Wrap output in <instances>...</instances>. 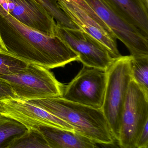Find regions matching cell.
Here are the masks:
<instances>
[{
    "instance_id": "1",
    "label": "cell",
    "mask_w": 148,
    "mask_h": 148,
    "mask_svg": "<svg viewBox=\"0 0 148 148\" xmlns=\"http://www.w3.org/2000/svg\"><path fill=\"white\" fill-rule=\"evenodd\" d=\"M0 43L3 51L49 70L79 60L77 54L59 38L44 35L23 25L1 4Z\"/></svg>"
},
{
    "instance_id": "2",
    "label": "cell",
    "mask_w": 148,
    "mask_h": 148,
    "mask_svg": "<svg viewBox=\"0 0 148 148\" xmlns=\"http://www.w3.org/2000/svg\"><path fill=\"white\" fill-rule=\"evenodd\" d=\"M27 101L68 123L78 133L97 143L110 145L116 141L101 110L72 102L62 97Z\"/></svg>"
},
{
    "instance_id": "3",
    "label": "cell",
    "mask_w": 148,
    "mask_h": 148,
    "mask_svg": "<svg viewBox=\"0 0 148 148\" xmlns=\"http://www.w3.org/2000/svg\"><path fill=\"white\" fill-rule=\"evenodd\" d=\"M131 55L114 59L107 70V82L102 110L116 141L119 138L121 115L132 79Z\"/></svg>"
},
{
    "instance_id": "4",
    "label": "cell",
    "mask_w": 148,
    "mask_h": 148,
    "mask_svg": "<svg viewBox=\"0 0 148 148\" xmlns=\"http://www.w3.org/2000/svg\"><path fill=\"white\" fill-rule=\"evenodd\" d=\"M16 98L23 100L62 97L64 86L49 69L35 64H28L15 74L1 75Z\"/></svg>"
},
{
    "instance_id": "5",
    "label": "cell",
    "mask_w": 148,
    "mask_h": 148,
    "mask_svg": "<svg viewBox=\"0 0 148 148\" xmlns=\"http://www.w3.org/2000/svg\"><path fill=\"white\" fill-rule=\"evenodd\" d=\"M148 122V96L133 79L130 82L120 122L118 142L124 148H135L137 139Z\"/></svg>"
},
{
    "instance_id": "6",
    "label": "cell",
    "mask_w": 148,
    "mask_h": 148,
    "mask_svg": "<svg viewBox=\"0 0 148 148\" xmlns=\"http://www.w3.org/2000/svg\"><path fill=\"white\" fill-rule=\"evenodd\" d=\"M107 82V71L83 65L77 76L64 86L62 97L102 110Z\"/></svg>"
},
{
    "instance_id": "7",
    "label": "cell",
    "mask_w": 148,
    "mask_h": 148,
    "mask_svg": "<svg viewBox=\"0 0 148 148\" xmlns=\"http://www.w3.org/2000/svg\"><path fill=\"white\" fill-rule=\"evenodd\" d=\"M133 57L148 56V38L115 12L103 0H85Z\"/></svg>"
},
{
    "instance_id": "8",
    "label": "cell",
    "mask_w": 148,
    "mask_h": 148,
    "mask_svg": "<svg viewBox=\"0 0 148 148\" xmlns=\"http://www.w3.org/2000/svg\"><path fill=\"white\" fill-rule=\"evenodd\" d=\"M55 36L77 54L78 61L83 65L107 71L114 60L102 44L80 29L67 28L56 24Z\"/></svg>"
},
{
    "instance_id": "9",
    "label": "cell",
    "mask_w": 148,
    "mask_h": 148,
    "mask_svg": "<svg viewBox=\"0 0 148 148\" xmlns=\"http://www.w3.org/2000/svg\"><path fill=\"white\" fill-rule=\"evenodd\" d=\"M0 104V114L17 120L28 129L47 125L75 131L68 123L27 100L12 98L1 100Z\"/></svg>"
},
{
    "instance_id": "10",
    "label": "cell",
    "mask_w": 148,
    "mask_h": 148,
    "mask_svg": "<svg viewBox=\"0 0 148 148\" xmlns=\"http://www.w3.org/2000/svg\"><path fill=\"white\" fill-rule=\"evenodd\" d=\"M0 4L23 25L44 35L55 36L56 22L34 0H0Z\"/></svg>"
},
{
    "instance_id": "11",
    "label": "cell",
    "mask_w": 148,
    "mask_h": 148,
    "mask_svg": "<svg viewBox=\"0 0 148 148\" xmlns=\"http://www.w3.org/2000/svg\"><path fill=\"white\" fill-rule=\"evenodd\" d=\"M61 9L79 29L97 40L107 49L113 58L121 56L116 39L112 33L92 18L85 11L73 2L57 0Z\"/></svg>"
},
{
    "instance_id": "12",
    "label": "cell",
    "mask_w": 148,
    "mask_h": 148,
    "mask_svg": "<svg viewBox=\"0 0 148 148\" xmlns=\"http://www.w3.org/2000/svg\"><path fill=\"white\" fill-rule=\"evenodd\" d=\"M34 129L39 131L50 148H94L97 143L74 130L54 126L40 125Z\"/></svg>"
},
{
    "instance_id": "13",
    "label": "cell",
    "mask_w": 148,
    "mask_h": 148,
    "mask_svg": "<svg viewBox=\"0 0 148 148\" xmlns=\"http://www.w3.org/2000/svg\"><path fill=\"white\" fill-rule=\"evenodd\" d=\"M148 38V8L144 0H103Z\"/></svg>"
},
{
    "instance_id": "14",
    "label": "cell",
    "mask_w": 148,
    "mask_h": 148,
    "mask_svg": "<svg viewBox=\"0 0 148 148\" xmlns=\"http://www.w3.org/2000/svg\"><path fill=\"white\" fill-rule=\"evenodd\" d=\"M27 130V127L20 122L0 114V148H9L14 141Z\"/></svg>"
},
{
    "instance_id": "15",
    "label": "cell",
    "mask_w": 148,
    "mask_h": 148,
    "mask_svg": "<svg viewBox=\"0 0 148 148\" xmlns=\"http://www.w3.org/2000/svg\"><path fill=\"white\" fill-rule=\"evenodd\" d=\"M130 67L132 79L148 96V56L131 55Z\"/></svg>"
},
{
    "instance_id": "16",
    "label": "cell",
    "mask_w": 148,
    "mask_h": 148,
    "mask_svg": "<svg viewBox=\"0 0 148 148\" xmlns=\"http://www.w3.org/2000/svg\"><path fill=\"white\" fill-rule=\"evenodd\" d=\"M9 148H50L43 134L37 129L30 128L13 142Z\"/></svg>"
},
{
    "instance_id": "17",
    "label": "cell",
    "mask_w": 148,
    "mask_h": 148,
    "mask_svg": "<svg viewBox=\"0 0 148 148\" xmlns=\"http://www.w3.org/2000/svg\"><path fill=\"white\" fill-rule=\"evenodd\" d=\"M51 17L57 25L73 29H79L61 9L57 0H34Z\"/></svg>"
},
{
    "instance_id": "18",
    "label": "cell",
    "mask_w": 148,
    "mask_h": 148,
    "mask_svg": "<svg viewBox=\"0 0 148 148\" xmlns=\"http://www.w3.org/2000/svg\"><path fill=\"white\" fill-rule=\"evenodd\" d=\"M28 63L0 50V76L15 74L25 69Z\"/></svg>"
},
{
    "instance_id": "19",
    "label": "cell",
    "mask_w": 148,
    "mask_h": 148,
    "mask_svg": "<svg viewBox=\"0 0 148 148\" xmlns=\"http://www.w3.org/2000/svg\"><path fill=\"white\" fill-rule=\"evenodd\" d=\"M67 1L73 2L74 4L77 5L79 7L82 8L84 11H85L92 18L95 19L97 22H98L100 25L103 27L107 31L112 33V32L110 30V28L100 19V18L96 14V13L94 12L92 8L88 5V3L86 2L85 0H67Z\"/></svg>"
},
{
    "instance_id": "20",
    "label": "cell",
    "mask_w": 148,
    "mask_h": 148,
    "mask_svg": "<svg viewBox=\"0 0 148 148\" xmlns=\"http://www.w3.org/2000/svg\"><path fill=\"white\" fill-rule=\"evenodd\" d=\"M16 98L10 85L4 79L0 78V100Z\"/></svg>"
},
{
    "instance_id": "21",
    "label": "cell",
    "mask_w": 148,
    "mask_h": 148,
    "mask_svg": "<svg viewBox=\"0 0 148 148\" xmlns=\"http://www.w3.org/2000/svg\"><path fill=\"white\" fill-rule=\"evenodd\" d=\"M148 122H147L138 137L135 148H148Z\"/></svg>"
},
{
    "instance_id": "22",
    "label": "cell",
    "mask_w": 148,
    "mask_h": 148,
    "mask_svg": "<svg viewBox=\"0 0 148 148\" xmlns=\"http://www.w3.org/2000/svg\"><path fill=\"white\" fill-rule=\"evenodd\" d=\"M144 1L146 7L148 8V0H144Z\"/></svg>"
},
{
    "instance_id": "23",
    "label": "cell",
    "mask_w": 148,
    "mask_h": 148,
    "mask_svg": "<svg viewBox=\"0 0 148 148\" xmlns=\"http://www.w3.org/2000/svg\"><path fill=\"white\" fill-rule=\"evenodd\" d=\"M0 50H2L1 49V43H0Z\"/></svg>"
},
{
    "instance_id": "24",
    "label": "cell",
    "mask_w": 148,
    "mask_h": 148,
    "mask_svg": "<svg viewBox=\"0 0 148 148\" xmlns=\"http://www.w3.org/2000/svg\"><path fill=\"white\" fill-rule=\"evenodd\" d=\"M0 102H1V100H0ZM0 111H1V104H0Z\"/></svg>"
}]
</instances>
